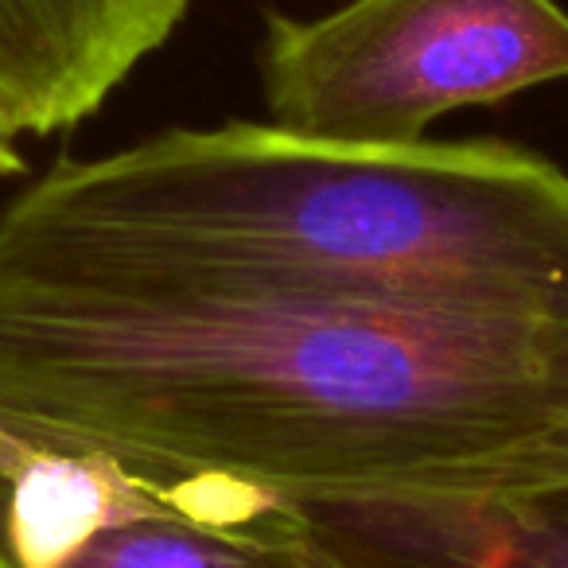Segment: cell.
I'll list each match as a JSON object with an SVG mask.
<instances>
[{
	"label": "cell",
	"instance_id": "5b68a950",
	"mask_svg": "<svg viewBox=\"0 0 568 568\" xmlns=\"http://www.w3.org/2000/svg\"><path fill=\"white\" fill-rule=\"evenodd\" d=\"M296 568H568V483L498 498H284Z\"/></svg>",
	"mask_w": 568,
	"mask_h": 568
},
{
	"label": "cell",
	"instance_id": "52a82bcc",
	"mask_svg": "<svg viewBox=\"0 0 568 568\" xmlns=\"http://www.w3.org/2000/svg\"><path fill=\"white\" fill-rule=\"evenodd\" d=\"M20 172H24L20 144H12V141H4V136H0V180H4V175H20Z\"/></svg>",
	"mask_w": 568,
	"mask_h": 568
},
{
	"label": "cell",
	"instance_id": "6da1fadb",
	"mask_svg": "<svg viewBox=\"0 0 568 568\" xmlns=\"http://www.w3.org/2000/svg\"><path fill=\"white\" fill-rule=\"evenodd\" d=\"M0 413L284 498L521 495L568 483V324L0 261Z\"/></svg>",
	"mask_w": 568,
	"mask_h": 568
},
{
	"label": "cell",
	"instance_id": "8992f818",
	"mask_svg": "<svg viewBox=\"0 0 568 568\" xmlns=\"http://www.w3.org/2000/svg\"><path fill=\"white\" fill-rule=\"evenodd\" d=\"M191 0H0V136L74 129L160 51Z\"/></svg>",
	"mask_w": 568,
	"mask_h": 568
},
{
	"label": "cell",
	"instance_id": "ba28073f",
	"mask_svg": "<svg viewBox=\"0 0 568 568\" xmlns=\"http://www.w3.org/2000/svg\"><path fill=\"white\" fill-rule=\"evenodd\" d=\"M0 568H12V565H9V557H4V549H0Z\"/></svg>",
	"mask_w": 568,
	"mask_h": 568
},
{
	"label": "cell",
	"instance_id": "277c9868",
	"mask_svg": "<svg viewBox=\"0 0 568 568\" xmlns=\"http://www.w3.org/2000/svg\"><path fill=\"white\" fill-rule=\"evenodd\" d=\"M0 549L12 568H296L273 490L121 456L9 413Z\"/></svg>",
	"mask_w": 568,
	"mask_h": 568
},
{
	"label": "cell",
	"instance_id": "3957f363",
	"mask_svg": "<svg viewBox=\"0 0 568 568\" xmlns=\"http://www.w3.org/2000/svg\"><path fill=\"white\" fill-rule=\"evenodd\" d=\"M568 79L557 0H351L320 20L265 17L268 121L339 144H413L444 113Z\"/></svg>",
	"mask_w": 568,
	"mask_h": 568
},
{
	"label": "cell",
	"instance_id": "7a4b0ae2",
	"mask_svg": "<svg viewBox=\"0 0 568 568\" xmlns=\"http://www.w3.org/2000/svg\"><path fill=\"white\" fill-rule=\"evenodd\" d=\"M0 261L568 324V172L503 141L339 144L273 121L168 129L51 164L0 211Z\"/></svg>",
	"mask_w": 568,
	"mask_h": 568
}]
</instances>
